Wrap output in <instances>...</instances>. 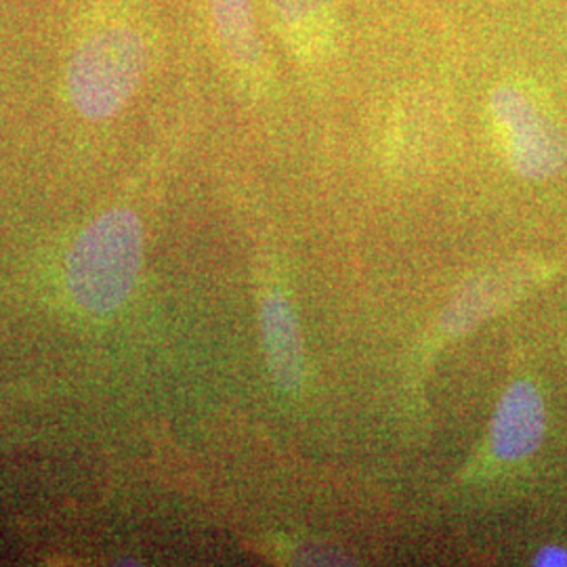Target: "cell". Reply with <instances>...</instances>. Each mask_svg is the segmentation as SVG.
Wrapping results in <instances>:
<instances>
[{
    "mask_svg": "<svg viewBox=\"0 0 567 567\" xmlns=\"http://www.w3.org/2000/svg\"><path fill=\"white\" fill-rule=\"evenodd\" d=\"M150 47L131 23H105L89 32L65 68V93L89 121H107L124 110L142 84Z\"/></svg>",
    "mask_w": 567,
    "mask_h": 567,
    "instance_id": "cell-1",
    "label": "cell"
},
{
    "mask_svg": "<svg viewBox=\"0 0 567 567\" xmlns=\"http://www.w3.org/2000/svg\"><path fill=\"white\" fill-rule=\"evenodd\" d=\"M143 261V229L128 208H112L84 227L68 257V288L95 316L116 311L131 297Z\"/></svg>",
    "mask_w": 567,
    "mask_h": 567,
    "instance_id": "cell-2",
    "label": "cell"
},
{
    "mask_svg": "<svg viewBox=\"0 0 567 567\" xmlns=\"http://www.w3.org/2000/svg\"><path fill=\"white\" fill-rule=\"evenodd\" d=\"M489 112L507 150L508 164L527 179H545L566 163V142L555 122L517 86L489 95Z\"/></svg>",
    "mask_w": 567,
    "mask_h": 567,
    "instance_id": "cell-3",
    "label": "cell"
},
{
    "mask_svg": "<svg viewBox=\"0 0 567 567\" xmlns=\"http://www.w3.org/2000/svg\"><path fill=\"white\" fill-rule=\"evenodd\" d=\"M545 404L538 389L519 381L503 395L492 425V450L503 461H522L545 437Z\"/></svg>",
    "mask_w": 567,
    "mask_h": 567,
    "instance_id": "cell-4",
    "label": "cell"
},
{
    "mask_svg": "<svg viewBox=\"0 0 567 567\" xmlns=\"http://www.w3.org/2000/svg\"><path fill=\"white\" fill-rule=\"evenodd\" d=\"M265 358L274 381L297 389L303 381V343L292 305L282 295H269L261 307Z\"/></svg>",
    "mask_w": 567,
    "mask_h": 567,
    "instance_id": "cell-5",
    "label": "cell"
},
{
    "mask_svg": "<svg viewBox=\"0 0 567 567\" xmlns=\"http://www.w3.org/2000/svg\"><path fill=\"white\" fill-rule=\"evenodd\" d=\"M288 47L303 60L322 58L332 49L337 0H267Z\"/></svg>",
    "mask_w": 567,
    "mask_h": 567,
    "instance_id": "cell-6",
    "label": "cell"
},
{
    "mask_svg": "<svg viewBox=\"0 0 567 567\" xmlns=\"http://www.w3.org/2000/svg\"><path fill=\"white\" fill-rule=\"evenodd\" d=\"M213 30L225 60L243 76H255L264 68V44L257 32L250 0H206Z\"/></svg>",
    "mask_w": 567,
    "mask_h": 567,
    "instance_id": "cell-7",
    "label": "cell"
},
{
    "mask_svg": "<svg viewBox=\"0 0 567 567\" xmlns=\"http://www.w3.org/2000/svg\"><path fill=\"white\" fill-rule=\"evenodd\" d=\"M536 566L543 567H567V550L561 547H545L538 557H536Z\"/></svg>",
    "mask_w": 567,
    "mask_h": 567,
    "instance_id": "cell-8",
    "label": "cell"
}]
</instances>
